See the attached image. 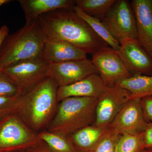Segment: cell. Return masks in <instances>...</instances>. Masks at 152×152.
<instances>
[{"mask_svg":"<svg viewBox=\"0 0 152 152\" xmlns=\"http://www.w3.org/2000/svg\"><path fill=\"white\" fill-rule=\"evenodd\" d=\"M37 20L45 39L64 41L86 55L93 56L109 46L77 15L73 8L50 11L41 15Z\"/></svg>","mask_w":152,"mask_h":152,"instance_id":"6da1fadb","label":"cell"},{"mask_svg":"<svg viewBox=\"0 0 152 152\" xmlns=\"http://www.w3.org/2000/svg\"><path fill=\"white\" fill-rule=\"evenodd\" d=\"M58 88L48 77L20 96L16 113L37 134L48 126L56 114Z\"/></svg>","mask_w":152,"mask_h":152,"instance_id":"7a4b0ae2","label":"cell"},{"mask_svg":"<svg viewBox=\"0 0 152 152\" xmlns=\"http://www.w3.org/2000/svg\"><path fill=\"white\" fill-rule=\"evenodd\" d=\"M45 37L37 20L26 22L15 32L8 35L0 48V70L15 64L39 58Z\"/></svg>","mask_w":152,"mask_h":152,"instance_id":"3957f363","label":"cell"},{"mask_svg":"<svg viewBox=\"0 0 152 152\" xmlns=\"http://www.w3.org/2000/svg\"><path fill=\"white\" fill-rule=\"evenodd\" d=\"M98 98L69 97L61 101L48 126L49 132L69 137L94 124Z\"/></svg>","mask_w":152,"mask_h":152,"instance_id":"277c9868","label":"cell"},{"mask_svg":"<svg viewBox=\"0 0 152 152\" xmlns=\"http://www.w3.org/2000/svg\"><path fill=\"white\" fill-rule=\"evenodd\" d=\"M41 141L18 114L0 120V152L26 151Z\"/></svg>","mask_w":152,"mask_h":152,"instance_id":"5b68a950","label":"cell"},{"mask_svg":"<svg viewBox=\"0 0 152 152\" xmlns=\"http://www.w3.org/2000/svg\"><path fill=\"white\" fill-rule=\"evenodd\" d=\"M102 22L120 44L137 39L135 16L129 1L115 0Z\"/></svg>","mask_w":152,"mask_h":152,"instance_id":"8992f818","label":"cell"},{"mask_svg":"<svg viewBox=\"0 0 152 152\" xmlns=\"http://www.w3.org/2000/svg\"><path fill=\"white\" fill-rule=\"evenodd\" d=\"M49 64L40 58L17 63L1 70L23 94L48 77Z\"/></svg>","mask_w":152,"mask_h":152,"instance_id":"52a82bcc","label":"cell"},{"mask_svg":"<svg viewBox=\"0 0 152 152\" xmlns=\"http://www.w3.org/2000/svg\"><path fill=\"white\" fill-rule=\"evenodd\" d=\"M141 99H130L120 110L107 129L121 135L142 133L148 123L142 109Z\"/></svg>","mask_w":152,"mask_h":152,"instance_id":"ba28073f","label":"cell"},{"mask_svg":"<svg viewBox=\"0 0 152 152\" xmlns=\"http://www.w3.org/2000/svg\"><path fill=\"white\" fill-rule=\"evenodd\" d=\"M130 94L127 90L115 86H108L98 98L96 118L94 124L106 129L120 110L129 100Z\"/></svg>","mask_w":152,"mask_h":152,"instance_id":"9c48e42d","label":"cell"},{"mask_svg":"<svg viewBox=\"0 0 152 152\" xmlns=\"http://www.w3.org/2000/svg\"><path fill=\"white\" fill-rule=\"evenodd\" d=\"M91 60L108 86L132 76L116 51L110 47L101 49Z\"/></svg>","mask_w":152,"mask_h":152,"instance_id":"30bf717a","label":"cell"},{"mask_svg":"<svg viewBox=\"0 0 152 152\" xmlns=\"http://www.w3.org/2000/svg\"><path fill=\"white\" fill-rule=\"evenodd\" d=\"M94 74H99L91 60L88 58L49 65L48 77L58 87L72 84Z\"/></svg>","mask_w":152,"mask_h":152,"instance_id":"8fae6325","label":"cell"},{"mask_svg":"<svg viewBox=\"0 0 152 152\" xmlns=\"http://www.w3.org/2000/svg\"><path fill=\"white\" fill-rule=\"evenodd\" d=\"M116 51L131 75L152 76L151 57L137 39L124 41Z\"/></svg>","mask_w":152,"mask_h":152,"instance_id":"7c38bea8","label":"cell"},{"mask_svg":"<svg viewBox=\"0 0 152 152\" xmlns=\"http://www.w3.org/2000/svg\"><path fill=\"white\" fill-rule=\"evenodd\" d=\"M130 2L135 16L137 40L152 58V0Z\"/></svg>","mask_w":152,"mask_h":152,"instance_id":"4fadbf2b","label":"cell"},{"mask_svg":"<svg viewBox=\"0 0 152 152\" xmlns=\"http://www.w3.org/2000/svg\"><path fill=\"white\" fill-rule=\"evenodd\" d=\"M108 86L100 75L94 74L72 84L58 87L57 99L58 103L69 97L98 98Z\"/></svg>","mask_w":152,"mask_h":152,"instance_id":"5bb4252c","label":"cell"},{"mask_svg":"<svg viewBox=\"0 0 152 152\" xmlns=\"http://www.w3.org/2000/svg\"><path fill=\"white\" fill-rule=\"evenodd\" d=\"M39 58L49 64L88 58L87 55L71 44L45 38Z\"/></svg>","mask_w":152,"mask_h":152,"instance_id":"9a60e30c","label":"cell"},{"mask_svg":"<svg viewBox=\"0 0 152 152\" xmlns=\"http://www.w3.org/2000/svg\"><path fill=\"white\" fill-rule=\"evenodd\" d=\"M26 22L37 20L41 15L57 9L73 8L75 0H19Z\"/></svg>","mask_w":152,"mask_h":152,"instance_id":"2e32d148","label":"cell"},{"mask_svg":"<svg viewBox=\"0 0 152 152\" xmlns=\"http://www.w3.org/2000/svg\"><path fill=\"white\" fill-rule=\"evenodd\" d=\"M107 130V128L90 125L77 131L68 137L78 152H90Z\"/></svg>","mask_w":152,"mask_h":152,"instance_id":"e0dca14e","label":"cell"},{"mask_svg":"<svg viewBox=\"0 0 152 152\" xmlns=\"http://www.w3.org/2000/svg\"><path fill=\"white\" fill-rule=\"evenodd\" d=\"M114 86L128 91L130 99H142L152 95V76L134 75L116 82Z\"/></svg>","mask_w":152,"mask_h":152,"instance_id":"ac0fdd59","label":"cell"},{"mask_svg":"<svg viewBox=\"0 0 152 152\" xmlns=\"http://www.w3.org/2000/svg\"><path fill=\"white\" fill-rule=\"evenodd\" d=\"M73 9L77 15L84 20L96 34L104 41L109 47L115 51L119 50L120 43L113 37L102 21L88 15L76 6Z\"/></svg>","mask_w":152,"mask_h":152,"instance_id":"d6986e66","label":"cell"},{"mask_svg":"<svg viewBox=\"0 0 152 152\" xmlns=\"http://www.w3.org/2000/svg\"><path fill=\"white\" fill-rule=\"evenodd\" d=\"M115 0H76V6L90 16L102 21Z\"/></svg>","mask_w":152,"mask_h":152,"instance_id":"ffe728a7","label":"cell"},{"mask_svg":"<svg viewBox=\"0 0 152 152\" xmlns=\"http://www.w3.org/2000/svg\"><path fill=\"white\" fill-rule=\"evenodd\" d=\"M41 140L55 152H78L68 137L48 130H42L37 133Z\"/></svg>","mask_w":152,"mask_h":152,"instance_id":"44dd1931","label":"cell"},{"mask_svg":"<svg viewBox=\"0 0 152 152\" xmlns=\"http://www.w3.org/2000/svg\"><path fill=\"white\" fill-rule=\"evenodd\" d=\"M144 149L143 132L121 135L115 152H141Z\"/></svg>","mask_w":152,"mask_h":152,"instance_id":"7402d4cb","label":"cell"},{"mask_svg":"<svg viewBox=\"0 0 152 152\" xmlns=\"http://www.w3.org/2000/svg\"><path fill=\"white\" fill-rule=\"evenodd\" d=\"M119 136L112 132L107 128L105 133L90 152H115Z\"/></svg>","mask_w":152,"mask_h":152,"instance_id":"603a6c76","label":"cell"},{"mask_svg":"<svg viewBox=\"0 0 152 152\" xmlns=\"http://www.w3.org/2000/svg\"><path fill=\"white\" fill-rule=\"evenodd\" d=\"M20 95L13 97L0 96V120L11 114L16 113Z\"/></svg>","mask_w":152,"mask_h":152,"instance_id":"cb8c5ba5","label":"cell"},{"mask_svg":"<svg viewBox=\"0 0 152 152\" xmlns=\"http://www.w3.org/2000/svg\"><path fill=\"white\" fill-rule=\"evenodd\" d=\"M19 93L16 86L2 70H0V96L13 97Z\"/></svg>","mask_w":152,"mask_h":152,"instance_id":"d4e9b609","label":"cell"},{"mask_svg":"<svg viewBox=\"0 0 152 152\" xmlns=\"http://www.w3.org/2000/svg\"><path fill=\"white\" fill-rule=\"evenodd\" d=\"M141 102L146 120L148 123H152V95L142 98Z\"/></svg>","mask_w":152,"mask_h":152,"instance_id":"484cf974","label":"cell"},{"mask_svg":"<svg viewBox=\"0 0 152 152\" xmlns=\"http://www.w3.org/2000/svg\"><path fill=\"white\" fill-rule=\"evenodd\" d=\"M144 149L152 148V123H148L143 132Z\"/></svg>","mask_w":152,"mask_h":152,"instance_id":"4316f807","label":"cell"},{"mask_svg":"<svg viewBox=\"0 0 152 152\" xmlns=\"http://www.w3.org/2000/svg\"><path fill=\"white\" fill-rule=\"evenodd\" d=\"M26 152H55L48 145L41 141L37 145L26 151Z\"/></svg>","mask_w":152,"mask_h":152,"instance_id":"83f0119b","label":"cell"},{"mask_svg":"<svg viewBox=\"0 0 152 152\" xmlns=\"http://www.w3.org/2000/svg\"><path fill=\"white\" fill-rule=\"evenodd\" d=\"M9 28L7 26H3L0 28V48L3 41L9 34Z\"/></svg>","mask_w":152,"mask_h":152,"instance_id":"f1b7e54d","label":"cell"},{"mask_svg":"<svg viewBox=\"0 0 152 152\" xmlns=\"http://www.w3.org/2000/svg\"><path fill=\"white\" fill-rule=\"evenodd\" d=\"M12 1L10 0H0V7L4 4H8Z\"/></svg>","mask_w":152,"mask_h":152,"instance_id":"f546056e","label":"cell"},{"mask_svg":"<svg viewBox=\"0 0 152 152\" xmlns=\"http://www.w3.org/2000/svg\"><path fill=\"white\" fill-rule=\"evenodd\" d=\"M141 152H152V148L144 149Z\"/></svg>","mask_w":152,"mask_h":152,"instance_id":"4dcf8cb0","label":"cell"},{"mask_svg":"<svg viewBox=\"0 0 152 152\" xmlns=\"http://www.w3.org/2000/svg\"><path fill=\"white\" fill-rule=\"evenodd\" d=\"M26 152V151H16V152Z\"/></svg>","mask_w":152,"mask_h":152,"instance_id":"1f68e13d","label":"cell"}]
</instances>
